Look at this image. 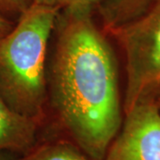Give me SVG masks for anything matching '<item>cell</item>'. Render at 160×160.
Returning <instances> with one entry per match:
<instances>
[{"instance_id": "6da1fadb", "label": "cell", "mask_w": 160, "mask_h": 160, "mask_svg": "<svg viewBox=\"0 0 160 160\" xmlns=\"http://www.w3.org/2000/svg\"><path fill=\"white\" fill-rule=\"evenodd\" d=\"M96 10L58 11L46 62V125L40 134L69 140L103 160L124 119L118 61Z\"/></svg>"}, {"instance_id": "7a4b0ae2", "label": "cell", "mask_w": 160, "mask_h": 160, "mask_svg": "<svg viewBox=\"0 0 160 160\" xmlns=\"http://www.w3.org/2000/svg\"><path fill=\"white\" fill-rule=\"evenodd\" d=\"M57 12L33 3L0 40V95L42 128L47 116V54Z\"/></svg>"}, {"instance_id": "3957f363", "label": "cell", "mask_w": 160, "mask_h": 160, "mask_svg": "<svg viewBox=\"0 0 160 160\" xmlns=\"http://www.w3.org/2000/svg\"><path fill=\"white\" fill-rule=\"evenodd\" d=\"M108 34L124 58L125 113L138 104L160 108V0L142 16Z\"/></svg>"}, {"instance_id": "277c9868", "label": "cell", "mask_w": 160, "mask_h": 160, "mask_svg": "<svg viewBox=\"0 0 160 160\" xmlns=\"http://www.w3.org/2000/svg\"><path fill=\"white\" fill-rule=\"evenodd\" d=\"M103 160H160V109L138 104L126 111Z\"/></svg>"}, {"instance_id": "5b68a950", "label": "cell", "mask_w": 160, "mask_h": 160, "mask_svg": "<svg viewBox=\"0 0 160 160\" xmlns=\"http://www.w3.org/2000/svg\"><path fill=\"white\" fill-rule=\"evenodd\" d=\"M40 124L12 109L0 95V151L24 156L39 140Z\"/></svg>"}, {"instance_id": "8992f818", "label": "cell", "mask_w": 160, "mask_h": 160, "mask_svg": "<svg viewBox=\"0 0 160 160\" xmlns=\"http://www.w3.org/2000/svg\"><path fill=\"white\" fill-rule=\"evenodd\" d=\"M157 0H101L96 16L109 33L142 16Z\"/></svg>"}, {"instance_id": "52a82bcc", "label": "cell", "mask_w": 160, "mask_h": 160, "mask_svg": "<svg viewBox=\"0 0 160 160\" xmlns=\"http://www.w3.org/2000/svg\"><path fill=\"white\" fill-rule=\"evenodd\" d=\"M19 160H93L64 138L54 135H40L33 149Z\"/></svg>"}, {"instance_id": "ba28073f", "label": "cell", "mask_w": 160, "mask_h": 160, "mask_svg": "<svg viewBox=\"0 0 160 160\" xmlns=\"http://www.w3.org/2000/svg\"><path fill=\"white\" fill-rule=\"evenodd\" d=\"M33 0H0V15L16 22Z\"/></svg>"}, {"instance_id": "9c48e42d", "label": "cell", "mask_w": 160, "mask_h": 160, "mask_svg": "<svg viewBox=\"0 0 160 160\" xmlns=\"http://www.w3.org/2000/svg\"><path fill=\"white\" fill-rule=\"evenodd\" d=\"M101 0H33V3L38 5L48 6L60 11L69 6H90L97 10Z\"/></svg>"}, {"instance_id": "30bf717a", "label": "cell", "mask_w": 160, "mask_h": 160, "mask_svg": "<svg viewBox=\"0 0 160 160\" xmlns=\"http://www.w3.org/2000/svg\"><path fill=\"white\" fill-rule=\"evenodd\" d=\"M15 22L0 15V40L8 34L14 27Z\"/></svg>"}, {"instance_id": "8fae6325", "label": "cell", "mask_w": 160, "mask_h": 160, "mask_svg": "<svg viewBox=\"0 0 160 160\" xmlns=\"http://www.w3.org/2000/svg\"><path fill=\"white\" fill-rule=\"evenodd\" d=\"M21 157L10 151H0V160H19Z\"/></svg>"}, {"instance_id": "7c38bea8", "label": "cell", "mask_w": 160, "mask_h": 160, "mask_svg": "<svg viewBox=\"0 0 160 160\" xmlns=\"http://www.w3.org/2000/svg\"><path fill=\"white\" fill-rule=\"evenodd\" d=\"M159 109H160V108H159Z\"/></svg>"}]
</instances>
